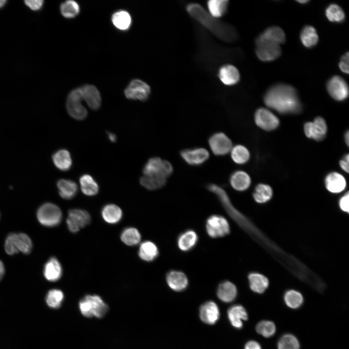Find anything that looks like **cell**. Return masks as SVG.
I'll list each match as a JSON object with an SVG mask.
<instances>
[{"instance_id": "7a4b0ae2", "label": "cell", "mask_w": 349, "mask_h": 349, "mask_svg": "<svg viewBox=\"0 0 349 349\" xmlns=\"http://www.w3.org/2000/svg\"><path fill=\"white\" fill-rule=\"evenodd\" d=\"M186 10L192 18L219 39L228 42L236 39L237 33L235 28L212 16L200 4L190 3Z\"/></svg>"}, {"instance_id": "11a10c76", "label": "cell", "mask_w": 349, "mask_h": 349, "mask_svg": "<svg viewBox=\"0 0 349 349\" xmlns=\"http://www.w3.org/2000/svg\"><path fill=\"white\" fill-rule=\"evenodd\" d=\"M349 131H347L345 135V142L348 146H349Z\"/></svg>"}, {"instance_id": "277c9868", "label": "cell", "mask_w": 349, "mask_h": 349, "mask_svg": "<svg viewBox=\"0 0 349 349\" xmlns=\"http://www.w3.org/2000/svg\"><path fill=\"white\" fill-rule=\"evenodd\" d=\"M174 171L172 164L159 157L150 159L144 165L143 173L147 176L162 177L167 179Z\"/></svg>"}, {"instance_id": "db71d44e", "label": "cell", "mask_w": 349, "mask_h": 349, "mask_svg": "<svg viewBox=\"0 0 349 349\" xmlns=\"http://www.w3.org/2000/svg\"><path fill=\"white\" fill-rule=\"evenodd\" d=\"M108 136L109 140L111 142H115L116 141V136L112 133L108 132Z\"/></svg>"}, {"instance_id": "e575fe53", "label": "cell", "mask_w": 349, "mask_h": 349, "mask_svg": "<svg viewBox=\"0 0 349 349\" xmlns=\"http://www.w3.org/2000/svg\"><path fill=\"white\" fill-rule=\"evenodd\" d=\"M111 20L116 28L122 31L128 30L131 24L130 15L124 10H120L114 13L112 16Z\"/></svg>"}, {"instance_id": "d4e9b609", "label": "cell", "mask_w": 349, "mask_h": 349, "mask_svg": "<svg viewBox=\"0 0 349 349\" xmlns=\"http://www.w3.org/2000/svg\"><path fill=\"white\" fill-rule=\"evenodd\" d=\"M52 159L55 167L61 171H66L71 167L72 160L71 155L65 149H60L55 152L52 155Z\"/></svg>"}, {"instance_id": "f546056e", "label": "cell", "mask_w": 349, "mask_h": 349, "mask_svg": "<svg viewBox=\"0 0 349 349\" xmlns=\"http://www.w3.org/2000/svg\"><path fill=\"white\" fill-rule=\"evenodd\" d=\"M198 236L193 230H189L182 233L178 238L177 244L179 248L183 251H188L196 244Z\"/></svg>"}, {"instance_id": "2e32d148", "label": "cell", "mask_w": 349, "mask_h": 349, "mask_svg": "<svg viewBox=\"0 0 349 349\" xmlns=\"http://www.w3.org/2000/svg\"><path fill=\"white\" fill-rule=\"evenodd\" d=\"M199 316L203 322L209 325L215 324L220 317L218 305L213 301L204 303L199 309Z\"/></svg>"}, {"instance_id": "8992f818", "label": "cell", "mask_w": 349, "mask_h": 349, "mask_svg": "<svg viewBox=\"0 0 349 349\" xmlns=\"http://www.w3.org/2000/svg\"><path fill=\"white\" fill-rule=\"evenodd\" d=\"M256 54L264 62H270L278 58L281 54L279 45L266 40L259 35L256 39Z\"/></svg>"}, {"instance_id": "f6af8a7d", "label": "cell", "mask_w": 349, "mask_h": 349, "mask_svg": "<svg viewBox=\"0 0 349 349\" xmlns=\"http://www.w3.org/2000/svg\"><path fill=\"white\" fill-rule=\"evenodd\" d=\"M257 333L266 338L272 336L276 332L275 324L271 321L262 320L259 322L256 326Z\"/></svg>"}, {"instance_id": "7402d4cb", "label": "cell", "mask_w": 349, "mask_h": 349, "mask_svg": "<svg viewBox=\"0 0 349 349\" xmlns=\"http://www.w3.org/2000/svg\"><path fill=\"white\" fill-rule=\"evenodd\" d=\"M229 182L231 187L238 191H244L249 188L251 179L245 171L238 170L234 172L230 175Z\"/></svg>"}, {"instance_id": "d6986e66", "label": "cell", "mask_w": 349, "mask_h": 349, "mask_svg": "<svg viewBox=\"0 0 349 349\" xmlns=\"http://www.w3.org/2000/svg\"><path fill=\"white\" fill-rule=\"evenodd\" d=\"M166 281L169 286L175 291H181L185 289L188 284L186 275L177 270H171L166 276Z\"/></svg>"}, {"instance_id": "ee69618b", "label": "cell", "mask_w": 349, "mask_h": 349, "mask_svg": "<svg viewBox=\"0 0 349 349\" xmlns=\"http://www.w3.org/2000/svg\"><path fill=\"white\" fill-rule=\"evenodd\" d=\"M325 14L328 20L333 22H341L345 16L342 9L336 4L329 5L326 9Z\"/></svg>"}, {"instance_id": "681fc988", "label": "cell", "mask_w": 349, "mask_h": 349, "mask_svg": "<svg viewBox=\"0 0 349 349\" xmlns=\"http://www.w3.org/2000/svg\"><path fill=\"white\" fill-rule=\"evenodd\" d=\"M349 193L347 192L340 199L339 204L340 208L344 211L349 212Z\"/></svg>"}, {"instance_id": "30bf717a", "label": "cell", "mask_w": 349, "mask_h": 349, "mask_svg": "<svg viewBox=\"0 0 349 349\" xmlns=\"http://www.w3.org/2000/svg\"><path fill=\"white\" fill-rule=\"evenodd\" d=\"M124 93L128 99L145 101L150 94L151 89L145 82L135 79L131 81L125 89Z\"/></svg>"}, {"instance_id": "603a6c76", "label": "cell", "mask_w": 349, "mask_h": 349, "mask_svg": "<svg viewBox=\"0 0 349 349\" xmlns=\"http://www.w3.org/2000/svg\"><path fill=\"white\" fill-rule=\"evenodd\" d=\"M325 182L327 189L332 193L340 192L346 186L345 178L337 172H332L328 174L326 177Z\"/></svg>"}, {"instance_id": "ac0fdd59", "label": "cell", "mask_w": 349, "mask_h": 349, "mask_svg": "<svg viewBox=\"0 0 349 349\" xmlns=\"http://www.w3.org/2000/svg\"><path fill=\"white\" fill-rule=\"evenodd\" d=\"M218 76L222 83L228 86L237 84L240 79L238 70L231 64L222 66L219 70Z\"/></svg>"}, {"instance_id": "44dd1931", "label": "cell", "mask_w": 349, "mask_h": 349, "mask_svg": "<svg viewBox=\"0 0 349 349\" xmlns=\"http://www.w3.org/2000/svg\"><path fill=\"white\" fill-rule=\"evenodd\" d=\"M227 315L231 325L236 329H241L243 326V321L248 319V313L244 307L240 305L230 307L227 311Z\"/></svg>"}, {"instance_id": "cb8c5ba5", "label": "cell", "mask_w": 349, "mask_h": 349, "mask_svg": "<svg viewBox=\"0 0 349 349\" xmlns=\"http://www.w3.org/2000/svg\"><path fill=\"white\" fill-rule=\"evenodd\" d=\"M13 246L17 253L19 251L25 254L30 253L32 249V242L30 238L24 233L10 234Z\"/></svg>"}, {"instance_id": "816d5d0a", "label": "cell", "mask_w": 349, "mask_h": 349, "mask_svg": "<svg viewBox=\"0 0 349 349\" xmlns=\"http://www.w3.org/2000/svg\"><path fill=\"white\" fill-rule=\"evenodd\" d=\"M244 349H262L260 345L255 341H249L245 344Z\"/></svg>"}, {"instance_id": "f5cc1de1", "label": "cell", "mask_w": 349, "mask_h": 349, "mask_svg": "<svg viewBox=\"0 0 349 349\" xmlns=\"http://www.w3.org/2000/svg\"><path fill=\"white\" fill-rule=\"evenodd\" d=\"M4 274V267L2 262L0 260V280L2 279Z\"/></svg>"}, {"instance_id": "d590c367", "label": "cell", "mask_w": 349, "mask_h": 349, "mask_svg": "<svg viewBox=\"0 0 349 349\" xmlns=\"http://www.w3.org/2000/svg\"><path fill=\"white\" fill-rule=\"evenodd\" d=\"M227 0H210L207 5L209 14L218 18L224 16L227 12L228 6Z\"/></svg>"}, {"instance_id": "60d3db41", "label": "cell", "mask_w": 349, "mask_h": 349, "mask_svg": "<svg viewBox=\"0 0 349 349\" xmlns=\"http://www.w3.org/2000/svg\"><path fill=\"white\" fill-rule=\"evenodd\" d=\"M141 184L148 190H156L163 187L167 179L162 177L143 175L140 179Z\"/></svg>"}, {"instance_id": "f1b7e54d", "label": "cell", "mask_w": 349, "mask_h": 349, "mask_svg": "<svg viewBox=\"0 0 349 349\" xmlns=\"http://www.w3.org/2000/svg\"><path fill=\"white\" fill-rule=\"evenodd\" d=\"M139 257L145 261H152L159 255L158 247L150 241H145L141 244L138 252Z\"/></svg>"}, {"instance_id": "4316f807", "label": "cell", "mask_w": 349, "mask_h": 349, "mask_svg": "<svg viewBox=\"0 0 349 349\" xmlns=\"http://www.w3.org/2000/svg\"><path fill=\"white\" fill-rule=\"evenodd\" d=\"M57 187L59 195L64 199L74 198L78 192L77 184L71 180L60 179L57 182Z\"/></svg>"}, {"instance_id": "5b68a950", "label": "cell", "mask_w": 349, "mask_h": 349, "mask_svg": "<svg viewBox=\"0 0 349 349\" xmlns=\"http://www.w3.org/2000/svg\"><path fill=\"white\" fill-rule=\"evenodd\" d=\"M37 217L39 222L46 226L53 227L61 221L62 213L60 208L54 204L47 203L37 210Z\"/></svg>"}, {"instance_id": "f907efd6", "label": "cell", "mask_w": 349, "mask_h": 349, "mask_svg": "<svg viewBox=\"0 0 349 349\" xmlns=\"http://www.w3.org/2000/svg\"><path fill=\"white\" fill-rule=\"evenodd\" d=\"M349 155L347 154L343 159L340 160L339 161V165L341 169L347 173H349Z\"/></svg>"}, {"instance_id": "f35d334b", "label": "cell", "mask_w": 349, "mask_h": 349, "mask_svg": "<svg viewBox=\"0 0 349 349\" xmlns=\"http://www.w3.org/2000/svg\"><path fill=\"white\" fill-rule=\"evenodd\" d=\"M141 236L139 231L134 227L125 229L121 235V240L126 245L134 246L139 243Z\"/></svg>"}, {"instance_id": "4dcf8cb0", "label": "cell", "mask_w": 349, "mask_h": 349, "mask_svg": "<svg viewBox=\"0 0 349 349\" xmlns=\"http://www.w3.org/2000/svg\"><path fill=\"white\" fill-rule=\"evenodd\" d=\"M250 287L257 293H263L269 286V281L265 276L257 273H251L248 277Z\"/></svg>"}, {"instance_id": "3957f363", "label": "cell", "mask_w": 349, "mask_h": 349, "mask_svg": "<svg viewBox=\"0 0 349 349\" xmlns=\"http://www.w3.org/2000/svg\"><path fill=\"white\" fill-rule=\"evenodd\" d=\"M79 309L81 314L87 317L101 318L108 310V306L102 298L96 295H87L79 301Z\"/></svg>"}, {"instance_id": "7c38bea8", "label": "cell", "mask_w": 349, "mask_h": 349, "mask_svg": "<svg viewBox=\"0 0 349 349\" xmlns=\"http://www.w3.org/2000/svg\"><path fill=\"white\" fill-rule=\"evenodd\" d=\"M327 89L331 97L337 101H343L349 95V88L346 81L339 76H334L328 81Z\"/></svg>"}, {"instance_id": "7dc6e473", "label": "cell", "mask_w": 349, "mask_h": 349, "mask_svg": "<svg viewBox=\"0 0 349 349\" xmlns=\"http://www.w3.org/2000/svg\"><path fill=\"white\" fill-rule=\"evenodd\" d=\"M24 3L25 5L32 10L37 11L42 8L44 4V1L42 0H27L24 1Z\"/></svg>"}, {"instance_id": "9f6ffc18", "label": "cell", "mask_w": 349, "mask_h": 349, "mask_svg": "<svg viewBox=\"0 0 349 349\" xmlns=\"http://www.w3.org/2000/svg\"><path fill=\"white\" fill-rule=\"evenodd\" d=\"M7 2V0H0V8H2L4 6V5L6 4Z\"/></svg>"}, {"instance_id": "484cf974", "label": "cell", "mask_w": 349, "mask_h": 349, "mask_svg": "<svg viewBox=\"0 0 349 349\" xmlns=\"http://www.w3.org/2000/svg\"><path fill=\"white\" fill-rule=\"evenodd\" d=\"M217 294L220 300L224 302H230L235 299L237 295V289L232 283L224 281L219 286Z\"/></svg>"}, {"instance_id": "836d02e7", "label": "cell", "mask_w": 349, "mask_h": 349, "mask_svg": "<svg viewBox=\"0 0 349 349\" xmlns=\"http://www.w3.org/2000/svg\"><path fill=\"white\" fill-rule=\"evenodd\" d=\"M259 35L266 40L279 45L284 43L286 40V35L284 31L277 26L267 28Z\"/></svg>"}, {"instance_id": "e0dca14e", "label": "cell", "mask_w": 349, "mask_h": 349, "mask_svg": "<svg viewBox=\"0 0 349 349\" xmlns=\"http://www.w3.org/2000/svg\"><path fill=\"white\" fill-rule=\"evenodd\" d=\"M82 97L92 110H96L100 106L101 98L98 89L94 85H85L79 88Z\"/></svg>"}, {"instance_id": "83f0119b", "label": "cell", "mask_w": 349, "mask_h": 349, "mask_svg": "<svg viewBox=\"0 0 349 349\" xmlns=\"http://www.w3.org/2000/svg\"><path fill=\"white\" fill-rule=\"evenodd\" d=\"M104 220L110 224L119 222L122 217V211L117 205L108 204L104 206L101 212Z\"/></svg>"}, {"instance_id": "7bdbcfd3", "label": "cell", "mask_w": 349, "mask_h": 349, "mask_svg": "<svg viewBox=\"0 0 349 349\" xmlns=\"http://www.w3.org/2000/svg\"><path fill=\"white\" fill-rule=\"evenodd\" d=\"M284 301L288 307L292 309H297L302 305L303 299L302 295L299 292L290 290L285 293Z\"/></svg>"}, {"instance_id": "ba28073f", "label": "cell", "mask_w": 349, "mask_h": 349, "mask_svg": "<svg viewBox=\"0 0 349 349\" xmlns=\"http://www.w3.org/2000/svg\"><path fill=\"white\" fill-rule=\"evenodd\" d=\"M206 230L211 238L224 237L230 232V227L227 220L220 215L210 216L206 222Z\"/></svg>"}, {"instance_id": "74e56055", "label": "cell", "mask_w": 349, "mask_h": 349, "mask_svg": "<svg viewBox=\"0 0 349 349\" xmlns=\"http://www.w3.org/2000/svg\"><path fill=\"white\" fill-rule=\"evenodd\" d=\"M272 196V190L268 185L259 184L253 194L254 200L258 203H264L270 200Z\"/></svg>"}, {"instance_id": "8fae6325", "label": "cell", "mask_w": 349, "mask_h": 349, "mask_svg": "<svg viewBox=\"0 0 349 349\" xmlns=\"http://www.w3.org/2000/svg\"><path fill=\"white\" fill-rule=\"evenodd\" d=\"M91 217L88 212L80 209H72L68 211L66 223L69 231L76 233L89 224Z\"/></svg>"}, {"instance_id": "9a60e30c", "label": "cell", "mask_w": 349, "mask_h": 349, "mask_svg": "<svg viewBox=\"0 0 349 349\" xmlns=\"http://www.w3.org/2000/svg\"><path fill=\"white\" fill-rule=\"evenodd\" d=\"M180 156L188 164L198 166L202 164L209 159V153L205 148L197 147L183 150L180 152Z\"/></svg>"}, {"instance_id": "b9f144b4", "label": "cell", "mask_w": 349, "mask_h": 349, "mask_svg": "<svg viewBox=\"0 0 349 349\" xmlns=\"http://www.w3.org/2000/svg\"><path fill=\"white\" fill-rule=\"evenodd\" d=\"M63 298V293L61 290L53 289L48 292L46 301L49 307L57 309L61 306Z\"/></svg>"}, {"instance_id": "5bb4252c", "label": "cell", "mask_w": 349, "mask_h": 349, "mask_svg": "<svg viewBox=\"0 0 349 349\" xmlns=\"http://www.w3.org/2000/svg\"><path fill=\"white\" fill-rule=\"evenodd\" d=\"M327 131L326 122L321 117H317L313 122H308L304 125V131L306 136L317 141H321L324 138Z\"/></svg>"}, {"instance_id": "4fadbf2b", "label": "cell", "mask_w": 349, "mask_h": 349, "mask_svg": "<svg viewBox=\"0 0 349 349\" xmlns=\"http://www.w3.org/2000/svg\"><path fill=\"white\" fill-rule=\"evenodd\" d=\"M254 121L258 127L267 131L275 129L279 124V120L276 116L269 110L263 108L255 111Z\"/></svg>"}, {"instance_id": "52a82bcc", "label": "cell", "mask_w": 349, "mask_h": 349, "mask_svg": "<svg viewBox=\"0 0 349 349\" xmlns=\"http://www.w3.org/2000/svg\"><path fill=\"white\" fill-rule=\"evenodd\" d=\"M79 88L73 90L68 95L66 101V109L69 114L78 120L84 119L87 115V111L83 106Z\"/></svg>"}, {"instance_id": "9c48e42d", "label": "cell", "mask_w": 349, "mask_h": 349, "mask_svg": "<svg viewBox=\"0 0 349 349\" xmlns=\"http://www.w3.org/2000/svg\"><path fill=\"white\" fill-rule=\"evenodd\" d=\"M208 144L212 152L216 156H224L230 153L233 147L228 136L222 132L213 134L208 139Z\"/></svg>"}, {"instance_id": "c3c4849f", "label": "cell", "mask_w": 349, "mask_h": 349, "mask_svg": "<svg viewBox=\"0 0 349 349\" xmlns=\"http://www.w3.org/2000/svg\"><path fill=\"white\" fill-rule=\"evenodd\" d=\"M349 52L344 54L341 57L339 63L340 69L344 73H349Z\"/></svg>"}, {"instance_id": "d6a6232c", "label": "cell", "mask_w": 349, "mask_h": 349, "mask_svg": "<svg viewBox=\"0 0 349 349\" xmlns=\"http://www.w3.org/2000/svg\"><path fill=\"white\" fill-rule=\"evenodd\" d=\"M300 39L303 45L306 48H310L315 46L318 40L315 28L310 25L305 26L301 32Z\"/></svg>"}, {"instance_id": "bcb514c9", "label": "cell", "mask_w": 349, "mask_h": 349, "mask_svg": "<svg viewBox=\"0 0 349 349\" xmlns=\"http://www.w3.org/2000/svg\"><path fill=\"white\" fill-rule=\"evenodd\" d=\"M278 349H300V344L297 338L291 334H286L279 339Z\"/></svg>"}, {"instance_id": "1f68e13d", "label": "cell", "mask_w": 349, "mask_h": 349, "mask_svg": "<svg viewBox=\"0 0 349 349\" xmlns=\"http://www.w3.org/2000/svg\"><path fill=\"white\" fill-rule=\"evenodd\" d=\"M79 183L82 192L87 196L96 195L99 187L95 179L89 174H84L79 178Z\"/></svg>"}, {"instance_id": "ab89813d", "label": "cell", "mask_w": 349, "mask_h": 349, "mask_svg": "<svg viewBox=\"0 0 349 349\" xmlns=\"http://www.w3.org/2000/svg\"><path fill=\"white\" fill-rule=\"evenodd\" d=\"M60 12L62 15L66 18H72L78 15L80 8L78 3L74 0H68L61 3Z\"/></svg>"}, {"instance_id": "ffe728a7", "label": "cell", "mask_w": 349, "mask_h": 349, "mask_svg": "<svg viewBox=\"0 0 349 349\" xmlns=\"http://www.w3.org/2000/svg\"><path fill=\"white\" fill-rule=\"evenodd\" d=\"M43 273L46 279L50 282H55L61 278L62 268L56 258L52 257L48 259L44 266Z\"/></svg>"}, {"instance_id": "6f0895ef", "label": "cell", "mask_w": 349, "mask_h": 349, "mask_svg": "<svg viewBox=\"0 0 349 349\" xmlns=\"http://www.w3.org/2000/svg\"><path fill=\"white\" fill-rule=\"evenodd\" d=\"M297 1L301 4H304L305 3H307L308 0H298Z\"/></svg>"}, {"instance_id": "8d00e7d4", "label": "cell", "mask_w": 349, "mask_h": 349, "mask_svg": "<svg viewBox=\"0 0 349 349\" xmlns=\"http://www.w3.org/2000/svg\"><path fill=\"white\" fill-rule=\"evenodd\" d=\"M230 153L232 160L238 164H243L246 163L249 160L250 157L248 149L241 144L233 146Z\"/></svg>"}, {"instance_id": "6da1fadb", "label": "cell", "mask_w": 349, "mask_h": 349, "mask_svg": "<svg viewBox=\"0 0 349 349\" xmlns=\"http://www.w3.org/2000/svg\"><path fill=\"white\" fill-rule=\"evenodd\" d=\"M264 100L268 107L282 113H294L301 109L296 90L286 84L271 86L265 95Z\"/></svg>"}]
</instances>
